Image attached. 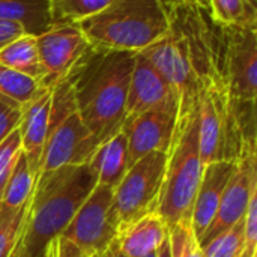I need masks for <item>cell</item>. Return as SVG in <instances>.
<instances>
[{
	"label": "cell",
	"instance_id": "obj_1",
	"mask_svg": "<svg viewBox=\"0 0 257 257\" xmlns=\"http://www.w3.org/2000/svg\"><path fill=\"white\" fill-rule=\"evenodd\" d=\"M96 184L89 164L39 173L11 257H47L51 242L66 229Z\"/></svg>",
	"mask_w": 257,
	"mask_h": 257
},
{
	"label": "cell",
	"instance_id": "obj_2",
	"mask_svg": "<svg viewBox=\"0 0 257 257\" xmlns=\"http://www.w3.org/2000/svg\"><path fill=\"white\" fill-rule=\"evenodd\" d=\"M136 56L137 51L90 47L66 78L84 125L99 143L122 130Z\"/></svg>",
	"mask_w": 257,
	"mask_h": 257
},
{
	"label": "cell",
	"instance_id": "obj_3",
	"mask_svg": "<svg viewBox=\"0 0 257 257\" xmlns=\"http://www.w3.org/2000/svg\"><path fill=\"white\" fill-rule=\"evenodd\" d=\"M78 24L93 48L119 51H142L170 27L164 0H111Z\"/></svg>",
	"mask_w": 257,
	"mask_h": 257
},
{
	"label": "cell",
	"instance_id": "obj_4",
	"mask_svg": "<svg viewBox=\"0 0 257 257\" xmlns=\"http://www.w3.org/2000/svg\"><path fill=\"white\" fill-rule=\"evenodd\" d=\"M202 172L196 105L191 113L178 119L175 136L167 152L166 175L157 209L167 227L182 220H191Z\"/></svg>",
	"mask_w": 257,
	"mask_h": 257
},
{
	"label": "cell",
	"instance_id": "obj_5",
	"mask_svg": "<svg viewBox=\"0 0 257 257\" xmlns=\"http://www.w3.org/2000/svg\"><path fill=\"white\" fill-rule=\"evenodd\" d=\"M101 143L84 125L68 80L53 87L48 130L41 158V173L65 166L89 164Z\"/></svg>",
	"mask_w": 257,
	"mask_h": 257
},
{
	"label": "cell",
	"instance_id": "obj_6",
	"mask_svg": "<svg viewBox=\"0 0 257 257\" xmlns=\"http://www.w3.org/2000/svg\"><path fill=\"white\" fill-rule=\"evenodd\" d=\"M117 232L113 190L96 184L66 229L51 242L47 257L102 256L114 242Z\"/></svg>",
	"mask_w": 257,
	"mask_h": 257
},
{
	"label": "cell",
	"instance_id": "obj_7",
	"mask_svg": "<svg viewBox=\"0 0 257 257\" xmlns=\"http://www.w3.org/2000/svg\"><path fill=\"white\" fill-rule=\"evenodd\" d=\"M169 21L170 27L166 36L139 53L157 68L172 87L179 105L178 119H182L196 108L202 83L196 57L184 32L170 18Z\"/></svg>",
	"mask_w": 257,
	"mask_h": 257
},
{
	"label": "cell",
	"instance_id": "obj_8",
	"mask_svg": "<svg viewBox=\"0 0 257 257\" xmlns=\"http://www.w3.org/2000/svg\"><path fill=\"white\" fill-rule=\"evenodd\" d=\"M167 166L166 152H149L137 160L113 190V206L119 229L157 212Z\"/></svg>",
	"mask_w": 257,
	"mask_h": 257
},
{
	"label": "cell",
	"instance_id": "obj_9",
	"mask_svg": "<svg viewBox=\"0 0 257 257\" xmlns=\"http://www.w3.org/2000/svg\"><path fill=\"white\" fill-rule=\"evenodd\" d=\"M218 72L236 101L256 102L257 27H220Z\"/></svg>",
	"mask_w": 257,
	"mask_h": 257
},
{
	"label": "cell",
	"instance_id": "obj_10",
	"mask_svg": "<svg viewBox=\"0 0 257 257\" xmlns=\"http://www.w3.org/2000/svg\"><path fill=\"white\" fill-rule=\"evenodd\" d=\"M36 44L44 71L41 86L50 89L66 80L92 47L78 23H53L36 35Z\"/></svg>",
	"mask_w": 257,
	"mask_h": 257
},
{
	"label": "cell",
	"instance_id": "obj_11",
	"mask_svg": "<svg viewBox=\"0 0 257 257\" xmlns=\"http://www.w3.org/2000/svg\"><path fill=\"white\" fill-rule=\"evenodd\" d=\"M178 99L170 98L145 113L125 119L120 131L128 140L130 167L149 152H169L178 123Z\"/></svg>",
	"mask_w": 257,
	"mask_h": 257
},
{
	"label": "cell",
	"instance_id": "obj_12",
	"mask_svg": "<svg viewBox=\"0 0 257 257\" xmlns=\"http://www.w3.org/2000/svg\"><path fill=\"white\" fill-rule=\"evenodd\" d=\"M256 185V154H250L236 160V167L223 191L217 214L199 241L200 247L224 230L233 227L244 218L251 191Z\"/></svg>",
	"mask_w": 257,
	"mask_h": 257
},
{
	"label": "cell",
	"instance_id": "obj_13",
	"mask_svg": "<svg viewBox=\"0 0 257 257\" xmlns=\"http://www.w3.org/2000/svg\"><path fill=\"white\" fill-rule=\"evenodd\" d=\"M235 167L236 161L233 160H220L203 167L200 185L191 212V227L197 241L202 239V236L211 226L217 214L223 191Z\"/></svg>",
	"mask_w": 257,
	"mask_h": 257
},
{
	"label": "cell",
	"instance_id": "obj_14",
	"mask_svg": "<svg viewBox=\"0 0 257 257\" xmlns=\"http://www.w3.org/2000/svg\"><path fill=\"white\" fill-rule=\"evenodd\" d=\"M170 98L176 96L166 78L142 53L137 51L128 86L125 119L145 113Z\"/></svg>",
	"mask_w": 257,
	"mask_h": 257
},
{
	"label": "cell",
	"instance_id": "obj_15",
	"mask_svg": "<svg viewBox=\"0 0 257 257\" xmlns=\"http://www.w3.org/2000/svg\"><path fill=\"white\" fill-rule=\"evenodd\" d=\"M53 89L42 87L39 93L23 107V117L18 126L21 137V151L26 155L30 172L38 178L41 173V158L44 152Z\"/></svg>",
	"mask_w": 257,
	"mask_h": 257
},
{
	"label": "cell",
	"instance_id": "obj_16",
	"mask_svg": "<svg viewBox=\"0 0 257 257\" xmlns=\"http://www.w3.org/2000/svg\"><path fill=\"white\" fill-rule=\"evenodd\" d=\"M169 227L158 212L148 214L126 226H122L116 244L125 257H145L155 253L167 239Z\"/></svg>",
	"mask_w": 257,
	"mask_h": 257
},
{
	"label": "cell",
	"instance_id": "obj_17",
	"mask_svg": "<svg viewBox=\"0 0 257 257\" xmlns=\"http://www.w3.org/2000/svg\"><path fill=\"white\" fill-rule=\"evenodd\" d=\"M96 175L98 184L114 190L130 169L128 164V140L120 131L111 139L101 143L89 161Z\"/></svg>",
	"mask_w": 257,
	"mask_h": 257
},
{
	"label": "cell",
	"instance_id": "obj_18",
	"mask_svg": "<svg viewBox=\"0 0 257 257\" xmlns=\"http://www.w3.org/2000/svg\"><path fill=\"white\" fill-rule=\"evenodd\" d=\"M0 21L17 23L26 33L39 35L51 24L50 0H0Z\"/></svg>",
	"mask_w": 257,
	"mask_h": 257
},
{
	"label": "cell",
	"instance_id": "obj_19",
	"mask_svg": "<svg viewBox=\"0 0 257 257\" xmlns=\"http://www.w3.org/2000/svg\"><path fill=\"white\" fill-rule=\"evenodd\" d=\"M0 63L24 75L42 81L44 71L39 60L36 35L23 33L0 48Z\"/></svg>",
	"mask_w": 257,
	"mask_h": 257
},
{
	"label": "cell",
	"instance_id": "obj_20",
	"mask_svg": "<svg viewBox=\"0 0 257 257\" xmlns=\"http://www.w3.org/2000/svg\"><path fill=\"white\" fill-rule=\"evenodd\" d=\"M208 11L220 27H257V0H209Z\"/></svg>",
	"mask_w": 257,
	"mask_h": 257
},
{
	"label": "cell",
	"instance_id": "obj_21",
	"mask_svg": "<svg viewBox=\"0 0 257 257\" xmlns=\"http://www.w3.org/2000/svg\"><path fill=\"white\" fill-rule=\"evenodd\" d=\"M36 179L38 178L30 172L26 155L21 151L18 161H17V166H15L9 181L6 184L0 205L11 208V209H18V208L24 206L33 193Z\"/></svg>",
	"mask_w": 257,
	"mask_h": 257
},
{
	"label": "cell",
	"instance_id": "obj_22",
	"mask_svg": "<svg viewBox=\"0 0 257 257\" xmlns=\"http://www.w3.org/2000/svg\"><path fill=\"white\" fill-rule=\"evenodd\" d=\"M44 86H41L39 81L35 78L24 75L18 71H14L5 65L0 63V96L5 99H9L21 107H24L29 101H32L39 90Z\"/></svg>",
	"mask_w": 257,
	"mask_h": 257
},
{
	"label": "cell",
	"instance_id": "obj_23",
	"mask_svg": "<svg viewBox=\"0 0 257 257\" xmlns=\"http://www.w3.org/2000/svg\"><path fill=\"white\" fill-rule=\"evenodd\" d=\"M111 0H50L53 23H80L104 9Z\"/></svg>",
	"mask_w": 257,
	"mask_h": 257
},
{
	"label": "cell",
	"instance_id": "obj_24",
	"mask_svg": "<svg viewBox=\"0 0 257 257\" xmlns=\"http://www.w3.org/2000/svg\"><path fill=\"white\" fill-rule=\"evenodd\" d=\"M245 248L244 218L202 245L205 257H239Z\"/></svg>",
	"mask_w": 257,
	"mask_h": 257
},
{
	"label": "cell",
	"instance_id": "obj_25",
	"mask_svg": "<svg viewBox=\"0 0 257 257\" xmlns=\"http://www.w3.org/2000/svg\"><path fill=\"white\" fill-rule=\"evenodd\" d=\"M170 257H205L202 247L193 232L191 220H182L169 226Z\"/></svg>",
	"mask_w": 257,
	"mask_h": 257
},
{
	"label": "cell",
	"instance_id": "obj_26",
	"mask_svg": "<svg viewBox=\"0 0 257 257\" xmlns=\"http://www.w3.org/2000/svg\"><path fill=\"white\" fill-rule=\"evenodd\" d=\"M27 203L18 209L0 205V257H11L12 254L24 221Z\"/></svg>",
	"mask_w": 257,
	"mask_h": 257
},
{
	"label": "cell",
	"instance_id": "obj_27",
	"mask_svg": "<svg viewBox=\"0 0 257 257\" xmlns=\"http://www.w3.org/2000/svg\"><path fill=\"white\" fill-rule=\"evenodd\" d=\"M20 154H21V137L17 128L0 143V200L3 197L6 184L17 166Z\"/></svg>",
	"mask_w": 257,
	"mask_h": 257
},
{
	"label": "cell",
	"instance_id": "obj_28",
	"mask_svg": "<svg viewBox=\"0 0 257 257\" xmlns=\"http://www.w3.org/2000/svg\"><path fill=\"white\" fill-rule=\"evenodd\" d=\"M23 107L0 96V143L20 126Z\"/></svg>",
	"mask_w": 257,
	"mask_h": 257
},
{
	"label": "cell",
	"instance_id": "obj_29",
	"mask_svg": "<svg viewBox=\"0 0 257 257\" xmlns=\"http://www.w3.org/2000/svg\"><path fill=\"white\" fill-rule=\"evenodd\" d=\"M244 236H245V251L256 254L257 248V185L253 188L247 212L244 215Z\"/></svg>",
	"mask_w": 257,
	"mask_h": 257
},
{
	"label": "cell",
	"instance_id": "obj_30",
	"mask_svg": "<svg viewBox=\"0 0 257 257\" xmlns=\"http://www.w3.org/2000/svg\"><path fill=\"white\" fill-rule=\"evenodd\" d=\"M23 33H26V32L20 24L9 23V21H0V48H3L8 42L18 38Z\"/></svg>",
	"mask_w": 257,
	"mask_h": 257
},
{
	"label": "cell",
	"instance_id": "obj_31",
	"mask_svg": "<svg viewBox=\"0 0 257 257\" xmlns=\"http://www.w3.org/2000/svg\"><path fill=\"white\" fill-rule=\"evenodd\" d=\"M102 257H125V256L120 253V250H119V247H117V244H116V239H114V242L108 247V250L102 254Z\"/></svg>",
	"mask_w": 257,
	"mask_h": 257
},
{
	"label": "cell",
	"instance_id": "obj_32",
	"mask_svg": "<svg viewBox=\"0 0 257 257\" xmlns=\"http://www.w3.org/2000/svg\"><path fill=\"white\" fill-rule=\"evenodd\" d=\"M169 236V235H167ZM157 257H170V247H169V238L161 244V247L157 250Z\"/></svg>",
	"mask_w": 257,
	"mask_h": 257
},
{
	"label": "cell",
	"instance_id": "obj_33",
	"mask_svg": "<svg viewBox=\"0 0 257 257\" xmlns=\"http://www.w3.org/2000/svg\"><path fill=\"white\" fill-rule=\"evenodd\" d=\"M176 2H185V3H194L197 6H202L205 9H209V0H176Z\"/></svg>",
	"mask_w": 257,
	"mask_h": 257
},
{
	"label": "cell",
	"instance_id": "obj_34",
	"mask_svg": "<svg viewBox=\"0 0 257 257\" xmlns=\"http://www.w3.org/2000/svg\"><path fill=\"white\" fill-rule=\"evenodd\" d=\"M239 257H256V254H253V253H248V251H245V250H244V253H242V254H241Z\"/></svg>",
	"mask_w": 257,
	"mask_h": 257
},
{
	"label": "cell",
	"instance_id": "obj_35",
	"mask_svg": "<svg viewBox=\"0 0 257 257\" xmlns=\"http://www.w3.org/2000/svg\"><path fill=\"white\" fill-rule=\"evenodd\" d=\"M166 2V5H170V3H175L176 0H164Z\"/></svg>",
	"mask_w": 257,
	"mask_h": 257
},
{
	"label": "cell",
	"instance_id": "obj_36",
	"mask_svg": "<svg viewBox=\"0 0 257 257\" xmlns=\"http://www.w3.org/2000/svg\"><path fill=\"white\" fill-rule=\"evenodd\" d=\"M145 257H157V251H155V253H151V254H148V256Z\"/></svg>",
	"mask_w": 257,
	"mask_h": 257
}]
</instances>
